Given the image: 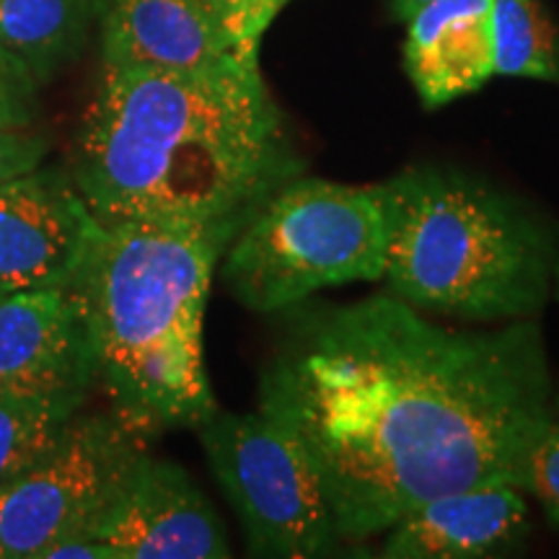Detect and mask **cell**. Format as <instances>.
Instances as JSON below:
<instances>
[{
	"mask_svg": "<svg viewBox=\"0 0 559 559\" xmlns=\"http://www.w3.org/2000/svg\"><path fill=\"white\" fill-rule=\"evenodd\" d=\"M534 319L440 326L370 296L293 313L260 376V407L309 453L347 547L438 495L502 481L555 419Z\"/></svg>",
	"mask_w": 559,
	"mask_h": 559,
	"instance_id": "1",
	"label": "cell"
},
{
	"mask_svg": "<svg viewBox=\"0 0 559 559\" xmlns=\"http://www.w3.org/2000/svg\"><path fill=\"white\" fill-rule=\"evenodd\" d=\"M300 171L304 158L260 55L190 73L102 66L70 166L102 226L160 221L239 230Z\"/></svg>",
	"mask_w": 559,
	"mask_h": 559,
	"instance_id": "2",
	"label": "cell"
},
{
	"mask_svg": "<svg viewBox=\"0 0 559 559\" xmlns=\"http://www.w3.org/2000/svg\"><path fill=\"white\" fill-rule=\"evenodd\" d=\"M239 228L130 221L96 226L70 280L111 412L156 438L218 409L202 355L213 270Z\"/></svg>",
	"mask_w": 559,
	"mask_h": 559,
	"instance_id": "3",
	"label": "cell"
},
{
	"mask_svg": "<svg viewBox=\"0 0 559 559\" xmlns=\"http://www.w3.org/2000/svg\"><path fill=\"white\" fill-rule=\"evenodd\" d=\"M383 280L423 313L534 319L551 298L557 234L519 200L451 166H409L376 185Z\"/></svg>",
	"mask_w": 559,
	"mask_h": 559,
	"instance_id": "4",
	"label": "cell"
},
{
	"mask_svg": "<svg viewBox=\"0 0 559 559\" xmlns=\"http://www.w3.org/2000/svg\"><path fill=\"white\" fill-rule=\"evenodd\" d=\"M221 260L230 296L257 313L383 280L386 236L376 187L298 174L249 215Z\"/></svg>",
	"mask_w": 559,
	"mask_h": 559,
	"instance_id": "5",
	"label": "cell"
},
{
	"mask_svg": "<svg viewBox=\"0 0 559 559\" xmlns=\"http://www.w3.org/2000/svg\"><path fill=\"white\" fill-rule=\"evenodd\" d=\"M210 469L239 515L251 557H337L347 547L300 440L275 417L223 412L198 428Z\"/></svg>",
	"mask_w": 559,
	"mask_h": 559,
	"instance_id": "6",
	"label": "cell"
},
{
	"mask_svg": "<svg viewBox=\"0 0 559 559\" xmlns=\"http://www.w3.org/2000/svg\"><path fill=\"white\" fill-rule=\"evenodd\" d=\"M151 438L115 412H79L50 451L0 492L5 559H41L52 544L91 536Z\"/></svg>",
	"mask_w": 559,
	"mask_h": 559,
	"instance_id": "7",
	"label": "cell"
},
{
	"mask_svg": "<svg viewBox=\"0 0 559 559\" xmlns=\"http://www.w3.org/2000/svg\"><path fill=\"white\" fill-rule=\"evenodd\" d=\"M96 226L68 169L37 166L0 185V288H66Z\"/></svg>",
	"mask_w": 559,
	"mask_h": 559,
	"instance_id": "8",
	"label": "cell"
},
{
	"mask_svg": "<svg viewBox=\"0 0 559 559\" xmlns=\"http://www.w3.org/2000/svg\"><path fill=\"white\" fill-rule=\"evenodd\" d=\"M94 539L117 559H226L221 515L192 474L145 453L111 500Z\"/></svg>",
	"mask_w": 559,
	"mask_h": 559,
	"instance_id": "9",
	"label": "cell"
},
{
	"mask_svg": "<svg viewBox=\"0 0 559 559\" xmlns=\"http://www.w3.org/2000/svg\"><path fill=\"white\" fill-rule=\"evenodd\" d=\"M96 383L88 324L66 288L0 298V394H81Z\"/></svg>",
	"mask_w": 559,
	"mask_h": 559,
	"instance_id": "10",
	"label": "cell"
},
{
	"mask_svg": "<svg viewBox=\"0 0 559 559\" xmlns=\"http://www.w3.org/2000/svg\"><path fill=\"white\" fill-rule=\"evenodd\" d=\"M104 68L207 70L243 50L213 0H94Z\"/></svg>",
	"mask_w": 559,
	"mask_h": 559,
	"instance_id": "11",
	"label": "cell"
},
{
	"mask_svg": "<svg viewBox=\"0 0 559 559\" xmlns=\"http://www.w3.org/2000/svg\"><path fill=\"white\" fill-rule=\"evenodd\" d=\"M531 531L519 487L489 481L438 495L383 536L386 559H489L521 551Z\"/></svg>",
	"mask_w": 559,
	"mask_h": 559,
	"instance_id": "12",
	"label": "cell"
},
{
	"mask_svg": "<svg viewBox=\"0 0 559 559\" xmlns=\"http://www.w3.org/2000/svg\"><path fill=\"white\" fill-rule=\"evenodd\" d=\"M404 66L428 109L474 94L495 75L492 0H428L407 19Z\"/></svg>",
	"mask_w": 559,
	"mask_h": 559,
	"instance_id": "13",
	"label": "cell"
},
{
	"mask_svg": "<svg viewBox=\"0 0 559 559\" xmlns=\"http://www.w3.org/2000/svg\"><path fill=\"white\" fill-rule=\"evenodd\" d=\"M94 0H0V47L45 83L79 55Z\"/></svg>",
	"mask_w": 559,
	"mask_h": 559,
	"instance_id": "14",
	"label": "cell"
},
{
	"mask_svg": "<svg viewBox=\"0 0 559 559\" xmlns=\"http://www.w3.org/2000/svg\"><path fill=\"white\" fill-rule=\"evenodd\" d=\"M86 400L81 394H0V492L52 449Z\"/></svg>",
	"mask_w": 559,
	"mask_h": 559,
	"instance_id": "15",
	"label": "cell"
},
{
	"mask_svg": "<svg viewBox=\"0 0 559 559\" xmlns=\"http://www.w3.org/2000/svg\"><path fill=\"white\" fill-rule=\"evenodd\" d=\"M495 75L559 83V29L539 0H492Z\"/></svg>",
	"mask_w": 559,
	"mask_h": 559,
	"instance_id": "16",
	"label": "cell"
},
{
	"mask_svg": "<svg viewBox=\"0 0 559 559\" xmlns=\"http://www.w3.org/2000/svg\"><path fill=\"white\" fill-rule=\"evenodd\" d=\"M513 487L539 500L547 519L559 526V419L555 417L523 453Z\"/></svg>",
	"mask_w": 559,
	"mask_h": 559,
	"instance_id": "17",
	"label": "cell"
},
{
	"mask_svg": "<svg viewBox=\"0 0 559 559\" xmlns=\"http://www.w3.org/2000/svg\"><path fill=\"white\" fill-rule=\"evenodd\" d=\"M39 79L0 47V130L32 128L39 115Z\"/></svg>",
	"mask_w": 559,
	"mask_h": 559,
	"instance_id": "18",
	"label": "cell"
},
{
	"mask_svg": "<svg viewBox=\"0 0 559 559\" xmlns=\"http://www.w3.org/2000/svg\"><path fill=\"white\" fill-rule=\"evenodd\" d=\"M290 0H218L226 26L243 50L260 52L262 34Z\"/></svg>",
	"mask_w": 559,
	"mask_h": 559,
	"instance_id": "19",
	"label": "cell"
},
{
	"mask_svg": "<svg viewBox=\"0 0 559 559\" xmlns=\"http://www.w3.org/2000/svg\"><path fill=\"white\" fill-rule=\"evenodd\" d=\"M50 151V140L32 128L0 130V185L37 169Z\"/></svg>",
	"mask_w": 559,
	"mask_h": 559,
	"instance_id": "20",
	"label": "cell"
},
{
	"mask_svg": "<svg viewBox=\"0 0 559 559\" xmlns=\"http://www.w3.org/2000/svg\"><path fill=\"white\" fill-rule=\"evenodd\" d=\"M41 559H117L115 549L91 536H73V539L52 544Z\"/></svg>",
	"mask_w": 559,
	"mask_h": 559,
	"instance_id": "21",
	"label": "cell"
},
{
	"mask_svg": "<svg viewBox=\"0 0 559 559\" xmlns=\"http://www.w3.org/2000/svg\"><path fill=\"white\" fill-rule=\"evenodd\" d=\"M425 3H428V0H391V9H394L396 16L407 21L412 13H415L419 5H425Z\"/></svg>",
	"mask_w": 559,
	"mask_h": 559,
	"instance_id": "22",
	"label": "cell"
},
{
	"mask_svg": "<svg viewBox=\"0 0 559 559\" xmlns=\"http://www.w3.org/2000/svg\"><path fill=\"white\" fill-rule=\"evenodd\" d=\"M555 234H557V254H555V283H551V296L559 300V228Z\"/></svg>",
	"mask_w": 559,
	"mask_h": 559,
	"instance_id": "23",
	"label": "cell"
},
{
	"mask_svg": "<svg viewBox=\"0 0 559 559\" xmlns=\"http://www.w3.org/2000/svg\"><path fill=\"white\" fill-rule=\"evenodd\" d=\"M0 559H5V551H3V547H0Z\"/></svg>",
	"mask_w": 559,
	"mask_h": 559,
	"instance_id": "24",
	"label": "cell"
},
{
	"mask_svg": "<svg viewBox=\"0 0 559 559\" xmlns=\"http://www.w3.org/2000/svg\"><path fill=\"white\" fill-rule=\"evenodd\" d=\"M5 293H9V290H3V288H0V298H3V296H5Z\"/></svg>",
	"mask_w": 559,
	"mask_h": 559,
	"instance_id": "25",
	"label": "cell"
},
{
	"mask_svg": "<svg viewBox=\"0 0 559 559\" xmlns=\"http://www.w3.org/2000/svg\"><path fill=\"white\" fill-rule=\"evenodd\" d=\"M557 415H559V394H557Z\"/></svg>",
	"mask_w": 559,
	"mask_h": 559,
	"instance_id": "26",
	"label": "cell"
},
{
	"mask_svg": "<svg viewBox=\"0 0 559 559\" xmlns=\"http://www.w3.org/2000/svg\"><path fill=\"white\" fill-rule=\"evenodd\" d=\"M213 5H215V9H218V0H213Z\"/></svg>",
	"mask_w": 559,
	"mask_h": 559,
	"instance_id": "27",
	"label": "cell"
}]
</instances>
